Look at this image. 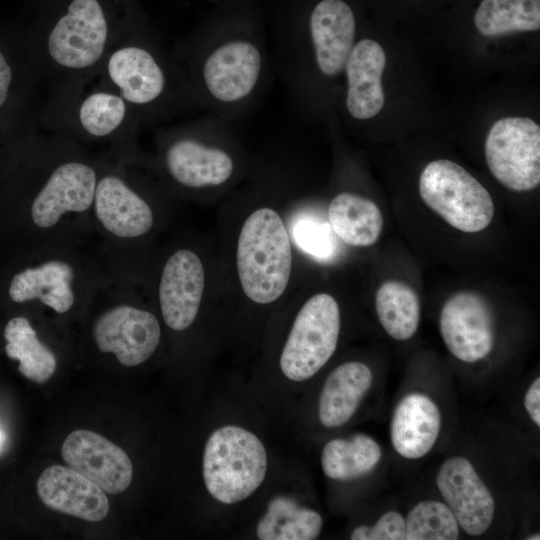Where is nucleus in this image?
Wrapping results in <instances>:
<instances>
[{
    "instance_id": "nucleus-19",
    "label": "nucleus",
    "mask_w": 540,
    "mask_h": 540,
    "mask_svg": "<svg viewBox=\"0 0 540 540\" xmlns=\"http://www.w3.org/2000/svg\"><path fill=\"white\" fill-rule=\"evenodd\" d=\"M441 429V414L425 394L406 395L396 406L390 426L395 451L407 459L425 456L435 445Z\"/></svg>"
},
{
    "instance_id": "nucleus-29",
    "label": "nucleus",
    "mask_w": 540,
    "mask_h": 540,
    "mask_svg": "<svg viewBox=\"0 0 540 540\" xmlns=\"http://www.w3.org/2000/svg\"><path fill=\"white\" fill-rule=\"evenodd\" d=\"M292 235L298 247L318 261H331L338 253V237L329 222L315 214L298 215L292 224Z\"/></svg>"
},
{
    "instance_id": "nucleus-28",
    "label": "nucleus",
    "mask_w": 540,
    "mask_h": 540,
    "mask_svg": "<svg viewBox=\"0 0 540 540\" xmlns=\"http://www.w3.org/2000/svg\"><path fill=\"white\" fill-rule=\"evenodd\" d=\"M406 521V540H455L459 525L446 504L425 500L417 503Z\"/></svg>"
},
{
    "instance_id": "nucleus-7",
    "label": "nucleus",
    "mask_w": 540,
    "mask_h": 540,
    "mask_svg": "<svg viewBox=\"0 0 540 540\" xmlns=\"http://www.w3.org/2000/svg\"><path fill=\"white\" fill-rule=\"evenodd\" d=\"M423 202L449 225L467 233L490 224L494 203L488 191L463 167L446 159L430 162L419 178Z\"/></svg>"
},
{
    "instance_id": "nucleus-25",
    "label": "nucleus",
    "mask_w": 540,
    "mask_h": 540,
    "mask_svg": "<svg viewBox=\"0 0 540 540\" xmlns=\"http://www.w3.org/2000/svg\"><path fill=\"white\" fill-rule=\"evenodd\" d=\"M381 455V447L373 438L355 434L327 442L321 453V466L328 478L350 480L370 472Z\"/></svg>"
},
{
    "instance_id": "nucleus-12",
    "label": "nucleus",
    "mask_w": 540,
    "mask_h": 540,
    "mask_svg": "<svg viewBox=\"0 0 540 540\" xmlns=\"http://www.w3.org/2000/svg\"><path fill=\"white\" fill-rule=\"evenodd\" d=\"M93 337L102 353H113L124 366L147 361L161 337L157 318L131 305H118L104 312L93 326Z\"/></svg>"
},
{
    "instance_id": "nucleus-2",
    "label": "nucleus",
    "mask_w": 540,
    "mask_h": 540,
    "mask_svg": "<svg viewBox=\"0 0 540 540\" xmlns=\"http://www.w3.org/2000/svg\"><path fill=\"white\" fill-rule=\"evenodd\" d=\"M43 127L69 138L128 139L143 125L98 69L52 83Z\"/></svg>"
},
{
    "instance_id": "nucleus-18",
    "label": "nucleus",
    "mask_w": 540,
    "mask_h": 540,
    "mask_svg": "<svg viewBox=\"0 0 540 540\" xmlns=\"http://www.w3.org/2000/svg\"><path fill=\"white\" fill-rule=\"evenodd\" d=\"M385 64L386 55L378 42L367 38L355 42L343 71L347 80L345 105L352 118L368 120L381 111Z\"/></svg>"
},
{
    "instance_id": "nucleus-31",
    "label": "nucleus",
    "mask_w": 540,
    "mask_h": 540,
    "mask_svg": "<svg viewBox=\"0 0 540 540\" xmlns=\"http://www.w3.org/2000/svg\"><path fill=\"white\" fill-rule=\"evenodd\" d=\"M524 405L531 420L540 426V378H536L526 391Z\"/></svg>"
},
{
    "instance_id": "nucleus-22",
    "label": "nucleus",
    "mask_w": 540,
    "mask_h": 540,
    "mask_svg": "<svg viewBox=\"0 0 540 540\" xmlns=\"http://www.w3.org/2000/svg\"><path fill=\"white\" fill-rule=\"evenodd\" d=\"M328 221L338 238L355 247L374 244L383 228V216L378 206L350 192L339 193L332 199Z\"/></svg>"
},
{
    "instance_id": "nucleus-21",
    "label": "nucleus",
    "mask_w": 540,
    "mask_h": 540,
    "mask_svg": "<svg viewBox=\"0 0 540 540\" xmlns=\"http://www.w3.org/2000/svg\"><path fill=\"white\" fill-rule=\"evenodd\" d=\"M73 279L74 271L68 263L50 260L15 274L9 295L17 303L37 299L62 314L69 311L75 302Z\"/></svg>"
},
{
    "instance_id": "nucleus-9",
    "label": "nucleus",
    "mask_w": 540,
    "mask_h": 540,
    "mask_svg": "<svg viewBox=\"0 0 540 540\" xmlns=\"http://www.w3.org/2000/svg\"><path fill=\"white\" fill-rule=\"evenodd\" d=\"M485 157L493 176L506 188L525 192L540 183V127L527 117H506L488 132Z\"/></svg>"
},
{
    "instance_id": "nucleus-16",
    "label": "nucleus",
    "mask_w": 540,
    "mask_h": 540,
    "mask_svg": "<svg viewBox=\"0 0 540 540\" xmlns=\"http://www.w3.org/2000/svg\"><path fill=\"white\" fill-rule=\"evenodd\" d=\"M93 206L103 227L117 237H140L153 226L150 205L116 170L99 172Z\"/></svg>"
},
{
    "instance_id": "nucleus-14",
    "label": "nucleus",
    "mask_w": 540,
    "mask_h": 540,
    "mask_svg": "<svg viewBox=\"0 0 540 540\" xmlns=\"http://www.w3.org/2000/svg\"><path fill=\"white\" fill-rule=\"evenodd\" d=\"M436 484L458 525L467 534L479 536L486 532L494 518V499L466 458L447 459L439 469Z\"/></svg>"
},
{
    "instance_id": "nucleus-1",
    "label": "nucleus",
    "mask_w": 540,
    "mask_h": 540,
    "mask_svg": "<svg viewBox=\"0 0 540 540\" xmlns=\"http://www.w3.org/2000/svg\"><path fill=\"white\" fill-rule=\"evenodd\" d=\"M97 69L143 125L198 108L180 65L159 43L132 35L114 47Z\"/></svg>"
},
{
    "instance_id": "nucleus-15",
    "label": "nucleus",
    "mask_w": 540,
    "mask_h": 540,
    "mask_svg": "<svg viewBox=\"0 0 540 540\" xmlns=\"http://www.w3.org/2000/svg\"><path fill=\"white\" fill-rule=\"evenodd\" d=\"M204 285V268L196 253L181 249L169 257L159 284V303L167 326L183 331L192 325L199 311Z\"/></svg>"
},
{
    "instance_id": "nucleus-23",
    "label": "nucleus",
    "mask_w": 540,
    "mask_h": 540,
    "mask_svg": "<svg viewBox=\"0 0 540 540\" xmlns=\"http://www.w3.org/2000/svg\"><path fill=\"white\" fill-rule=\"evenodd\" d=\"M321 515L300 505L290 496L279 495L270 500L256 527L262 540H313L322 529Z\"/></svg>"
},
{
    "instance_id": "nucleus-34",
    "label": "nucleus",
    "mask_w": 540,
    "mask_h": 540,
    "mask_svg": "<svg viewBox=\"0 0 540 540\" xmlns=\"http://www.w3.org/2000/svg\"><path fill=\"white\" fill-rule=\"evenodd\" d=\"M1 439H2V437H1V434H0V444H1Z\"/></svg>"
},
{
    "instance_id": "nucleus-10",
    "label": "nucleus",
    "mask_w": 540,
    "mask_h": 540,
    "mask_svg": "<svg viewBox=\"0 0 540 540\" xmlns=\"http://www.w3.org/2000/svg\"><path fill=\"white\" fill-rule=\"evenodd\" d=\"M99 172L78 155H65L50 164L31 203V218L50 228L68 212H84L94 201Z\"/></svg>"
},
{
    "instance_id": "nucleus-27",
    "label": "nucleus",
    "mask_w": 540,
    "mask_h": 540,
    "mask_svg": "<svg viewBox=\"0 0 540 540\" xmlns=\"http://www.w3.org/2000/svg\"><path fill=\"white\" fill-rule=\"evenodd\" d=\"M474 24L487 37L539 30L540 0H482Z\"/></svg>"
},
{
    "instance_id": "nucleus-8",
    "label": "nucleus",
    "mask_w": 540,
    "mask_h": 540,
    "mask_svg": "<svg viewBox=\"0 0 540 540\" xmlns=\"http://www.w3.org/2000/svg\"><path fill=\"white\" fill-rule=\"evenodd\" d=\"M340 309L333 296L310 297L293 322L279 360L283 375L303 382L313 377L334 354L340 333Z\"/></svg>"
},
{
    "instance_id": "nucleus-4",
    "label": "nucleus",
    "mask_w": 540,
    "mask_h": 540,
    "mask_svg": "<svg viewBox=\"0 0 540 540\" xmlns=\"http://www.w3.org/2000/svg\"><path fill=\"white\" fill-rule=\"evenodd\" d=\"M233 123L206 112L161 132L162 160L170 178L187 189L216 188L236 169L230 149L223 146Z\"/></svg>"
},
{
    "instance_id": "nucleus-6",
    "label": "nucleus",
    "mask_w": 540,
    "mask_h": 540,
    "mask_svg": "<svg viewBox=\"0 0 540 540\" xmlns=\"http://www.w3.org/2000/svg\"><path fill=\"white\" fill-rule=\"evenodd\" d=\"M267 467L263 443L241 426H221L206 441L203 480L208 493L220 503L235 504L252 495L263 483Z\"/></svg>"
},
{
    "instance_id": "nucleus-26",
    "label": "nucleus",
    "mask_w": 540,
    "mask_h": 540,
    "mask_svg": "<svg viewBox=\"0 0 540 540\" xmlns=\"http://www.w3.org/2000/svg\"><path fill=\"white\" fill-rule=\"evenodd\" d=\"M375 309L380 324L392 338L410 339L420 321V302L407 284L389 280L381 284L375 295Z\"/></svg>"
},
{
    "instance_id": "nucleus-33",
    "label": "nucleus",
    "mask_w": 540,
    "mask_h": 540,
    "mask_svg": "<svg viewBox=\"0 0 540 540\" xmlns=\"http://www.w3.org/2000/svg\"><path fill=\"white\" fill-rule=\"evenodd\" d=\"M533 536H534V537H528V539H529V540H533V539L539 540V539H540L539 534L533 535Z\"/></svg>"
},
{
    "instance_id": "nucleus-20",
    "label": "nucleus",
    "mask_w": 540,
    "mask_h": 540,
    "mask_svg": "<svg viewBox=\"0 0 540 540\" xmlns=\"http://www.w3.org/2000/svg\"><path fill=\"white\" fill-rule=\"evenodd\" d=\"M370 368L359 361L345 362L326 378L318 403V417L326 428L346 424L371 387Z\"/></svg>"
},
{
    "instance_id": "nucleus-5",
    "label": "nucleus",
    "mask_w": 540,
    "mask_h": 540,
    "mask_svg": "<svg viewBox=\"0 0 540 540\" xmlns=\"http://www.w3.org/2000/svg\"><path fill=\"white\" fill-rule=\"evenodd\" d=\"M236 265L243 292L251 301L269 304L284 293L292 270V249L286 227L275 210L259 208L244 221Z\"/></svg>"
},
{
    "instance_id": "nucleus-32",
    "label": "nucleus",
    "mask_w": 540,
    "mask_h": 540,
    "mask_svg": "<svg viewBox=\"0 0 540 540\" xmlns=\"http://www.w3.org/2000/svg\"><path fill=\"white\" fill-rule=\"evenodd\" d=\"M13 77L12 66L0 50V108L9 98Z\"/></svg>"
},
{
    "instance_id": "nucleus-13",
    "label": "nucleus",
    "mask_w": 540,
    "mask_h": 540,
    "mask_svg": "<svg viewBox=\"0 0 540 540\" xmlns=\"http://www.w3.org/2000/svg\"><path fill=\"white\" fill-rule=\"evenodd\" d=\"M61 454L68 467L79 472L109 494L126 490L133 466L126 452L104 436L85 429L71 432Z\"/></svg>"
},
{
    "instance_id": "nucleus-17",
    "label": "nucleus",
    "mask_w": 540,
    "mask_h": 540,
    "mask_svg": "<svg viewBox=\"0 0 540 540\" xmlns=\"http://www.w3.org/2000/svg\"><path fill=\"white\" fill-rule=\"evenodd\" d=\"M37 492L49 509L85 521L98 522L109 512L104 490L70 467H47L38 478Z\"/></svg>"
},
{
    "instance_id": "nucleus-11",
    "label": "nucleus",
    "mask_w": 540,
    "mask_h": 540,
    "mask_svg": "<svg viewBox=\"0 0 540 540\" xmlns=\"http://www.w3.org/2000/svg\"><path fill=\"white\" fill-rule=\"evenodd\" d=\"M439 329L447 349L463 362L483 359L494 346L492 309L482 295L473 291L457 292L445 302Z\"/></svg>"
},
{
    "instance_id": "nucleus-3",
    "label": "nucleus",
    "mask_w": 540,
    "mask_h": 540,
    "mask_svg": "<svg viewBox=\"0 0 540 540\" xmlns=\"http://www.w3.org/2000/svg\"><path fill=\"white\" fill-rule=\"evenodd\" d=\"M355 32V17L346 2L321 0L309 17L308 42L273 45L271 67L279 74L291 103L310 64L325 78L343 73L355 44Z\"/></svg>"
},
{
    "instance_id": "nucleus-30",
    "label": "nucleus",
    "mask_w": 540,
    "mask_h": 540,
    "mask_svg": "<svg viewBox=\"0 0 540 540\" xmlns=\"http://www.w3.org/2000/svg\"><path fill=\"white\" fill-rule=\"evenodd\" d=\"M352 540H406V521L397 511H388L372 525L356 527Z\"/></svg>"
},
{
    "instance_id": "nucleus-24",
    "label": "nucleus",
    "mask_w": 540,
    "mask_h": 540,
    "mask_svg": "<svg viewBox=\"0 0 540 540\" xmlns=\"http://www.w3.org/2000/svg\"><path fill=\"white\" fill-rule=\"evenodd\" d=\"M5 353L19 361V372L27 379L44 383L54 374L57 360L54 353L37 337L29 321L14 317L4 328Z\"/></svg>"
}]
</instances>
